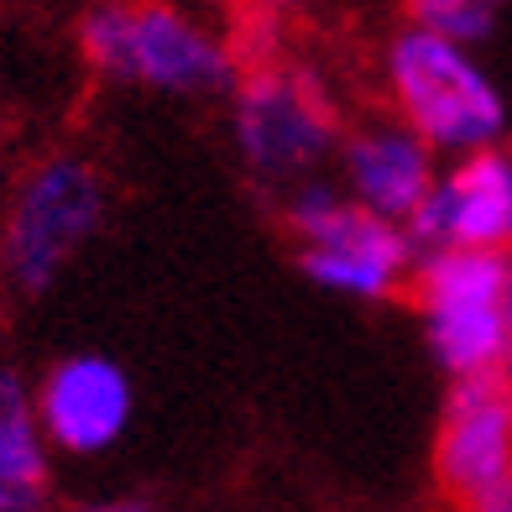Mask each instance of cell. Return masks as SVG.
Wrapping results in <instances>:
<instances>
[{"label":"cell","instance_id":"1","mask_svg":"<svg viewBox=\"0 0 512 512\" xmlns=\"http://www.w3.org/2000/svg\"><path fill=\"white\" fill-rule=\"evenodd\" d=\"M79 63L110 89L157 100H225L246 48L183 0H89L74 21Z\"/></svg>","mask_w":512,"mask_h":512},{"label":"cell","instance_id":"2","mask_svg":"<svg viewBox=\"0 0 512 512\" xmlns=\"http://www.w3.org/2000/svg\"><path fill=\"white\" fill-rule=\"evenodd\" d=\"M225 136L236 168L267 194H288L335 168L345 142V110L324 68L288 53L246 58L225 95Z\"/></svg>","mask_w":512,"mask_h":512},{"label":"cell","instance_id":"3","mask_svg":"<svg viewBox=\"0 0 512 512\" xmlns=\"http://www.w3.org/2000/svg\"><path fill=\"white\" fill-rule=\"evenodd\" d=\"M110 225V178L79 147L32 157L0 199V277L16 298L53 293Z\"/></svg>","mask_w":512,"mask_h":512},{"label":"cell","instance_id":"4","mask_svg":"<svg viewBox=\"0 0 512 512\" xmlns=\"http://www.w3.org/2000/svg\"><path fill=\"white\" fill-rule=\"evenodd\" d=\"M277 225L288 236L298 277L356 309H382L392 298H408L418 256H424L408 225L361 209L335 178H309L277 194Z\"/></svg>","mask_w":512,"mask_h":512},{"label":"cell","instance_id":"5","mask_svg":"<svg viewBox=\"0 0 512 512\" xmlns=\"http://www.w3.org/2000/svg\"><path fill=\"white\" fill-rule=\"evenodd\" d=\"M377 74H382L387 110L408 131L424 136L445 162L507 147L512 110H507L502 84L492 79V68L481 63L476 48L403 21L382 42Z\"/></svg>","mask_w":512,"mask_h":512},{"label":"cell","instance_id":"6","mask_svg":"<svg viewBox=\"0 0 512 512\" xmlns=\"http://www.w3.org/2000/svg\"><path fill=\"white\" fill-rule=\"evenodd\" d=\"M429 361L445 382L507 377L512 256L502 251H424L408 288Z\"/></svg>","mask_w":512,"mask_h":512},{"label":"cell","instance_id":"7","mask_svg":"<svg viewBox=\"0 0 512 512\" xmlns=\"http://www.w3.org/2000/svg\"><path fill=\"white\" fill-rule=\"evenodd\" d=\"M429 476L450 512H486L512 492V377H465L445 387Z\"/></svg>","mask_w":512,"mask_h":512},{"label":"cell","instance_id":"8","mask_svg":"<svg viewBox=\"0 0 512 512\" xmlns=\"http://www.w3.org/2000/svg\"><path fill=\"white\" fill-rule=\"evenodd\" d=\"M37 424L58 460L95 465L115 455L136 429V377L110 351H63L32 377Z\"/></svg>","mask_w":512,"mask_h":512},{"label":"cell","instance_id":"9","mask_svg":"<svg viewBox=\"0 0 512 512\" xmlns=\"http://www.w3.org/2000/svg\"><path fill=\"white\" fill-rule=\"evenodd\" d=\"M439 173H445V157L418 131H408L392 110L345 126V142L335 152V183L361 209H371V215H382L392 225L418 220Z\"/></svg>","mask_w":512,"mask_h":512},{"label":"cell","instance_id":"10","mask_svg":"<svg viewBox=\"0 0 512 512\" xmlns=\"http://www.w3.org/2000/svg\"><path fill=\"white\" fill-rule=\"evenodd\" d=\"M418 251H502L512 256V152H471L445 162L429 204L408 225Z\"/></svg>","mask_w":512,"mask_h":512},{"label":"cell","instance_id":"11","mask_svg":"<svg viewBox=\"0 0 512 512\" xmlns=\"http://www.w3.org/2000/svg\"><path fill=\"white\" fill-rule=\"evenodd\" d=\"M0 512H58V455L37 424L32 377L0 361Z\"/></svg>","mask_w":512,"mask_h":512},{"label":"cell","instance_id":"12","mask_svg":"<svg viewBox=\"0 0 512 512\" xmlns=\"http://www.w3.org/2000/svg\"><path fill=\"white\" fill-rule=\"evenodd\" d=\"M512 0H398V11L408 27H424L439 32L450 42H465V48H481L492 42L502 16H507Z\"/></svg>","mask_w":512,"mask_h":512},{"label":"cell","instance_id":"13","mask_svg":"<svg viewBox=\"0 0 512 512\" xmlns=\"http://www.w3.org/2000/svg\"><path fill=\"white\" fill-rule=\"evenodd\" d=\"M58 512H162L157 497L147 492H95V497H79V502H68Z\"/></svg>","mask_w":512,"mask_h":512},{"label":"cell","instance_id":"14","mask_svg":"<svg viewBox=\"0 0 512 512\" xmlns=\"http://www.w3.org/2000/svg\"><path fill=\"white\" fill-rule=\"evenodd\" d=\"M241 6H246L256 21H267V27H272V21H288V16H298V11L309 6V0H241Z\"/></svg>","mask_w":512,"mask_h":512},{"label":"cell","instance_id":"15","mask_svg":"<svg viewBox=\"0 0 512 512\" xmlns=\"http://www.w3.org/2000/svg\"><path fill=\"white\" fill-rule=\"evenodd\" d=\"M183 6H194V11H230V6H241V0H183Z\"/></svg>","mask_w":512,"mask_h":512},{"label":"cell","instance_id":"16","mask_svg":"<svg viewBox=\"0 0 512 512\" xmlns=\"http://www.w3.org/2000/svg\"><path fill=\"white\" fill-rule=\"evenodd\" d=\"M507 377H512V309H507Z\"/></svg>","mask_w":512,"mask_h":512},{"label":"cell","instance_id":"17","mask_svg":"<svg viewBox=\"0 0 512 512\" xmlns=\"http://www.w3.org/2000/svg\"><path fill=\"white\" fill-rule=\"evenodd\" d=\"M486 512H512V492H507V497H502L497 507H486Z\"/></svg>","mask_w":512,"mask_h":512},{"label":"cell","instance_id":"18","mask_svg":"<svg viewBox=\"0 0 512 512\" xmlns=\"http://www.w3.org/2000/svg\"><path fill=\"white\" fill-rule=\"evenodd\" d=\"M0 288H6V277H0Z\"/></svg>","mask_w":512,"mask_h":512}]
</instances>
